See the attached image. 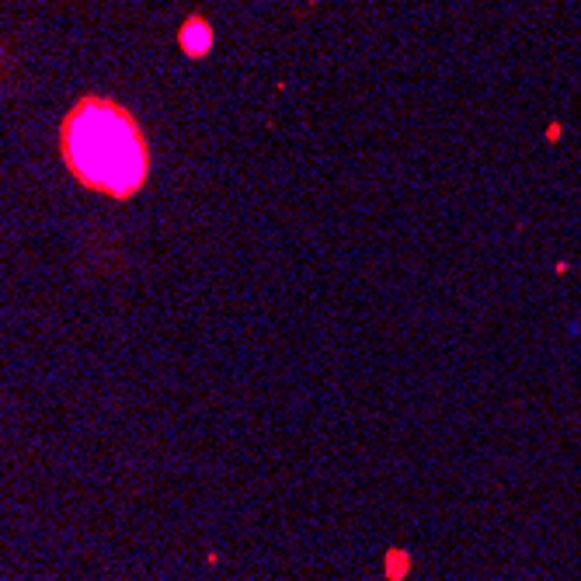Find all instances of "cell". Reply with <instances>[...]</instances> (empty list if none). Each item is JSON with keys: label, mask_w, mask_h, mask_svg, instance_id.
I'll use <instances>...</instances> for the list:
<instances>
[{"label": "cell", "mask_w": 581, "mask_h": 581, "mask_svg": "<svg viewBox=\"0 0 581 581\" xmlns=\"http://www.w3.org/2000/svg\"><path fill=\"white\" fill-rule=\"evenodd\" d=\"M60 154L84 188L129 199L150 174V147L140 122L119 101L84 94L60 126Z\"/></svg>", "instance_id": "cell-1"}, {"label": "cell", "mask_w": 581, "mask_h": 581, "mask_svg": "<svg viewBox=\"0 0 581 581\" xmlns=\"http://www.w3.org/2000/svg\"><path fill=\"white\" fill-rule=\"evenodd\" d=\"M213 25H209L206 18H199V14H192V18L181 25L178 32V42H181V53L192 56V60H199V56H206L209 49H213Z\"/></svg>", "instance_id": "cell-2"}]
</instances>
